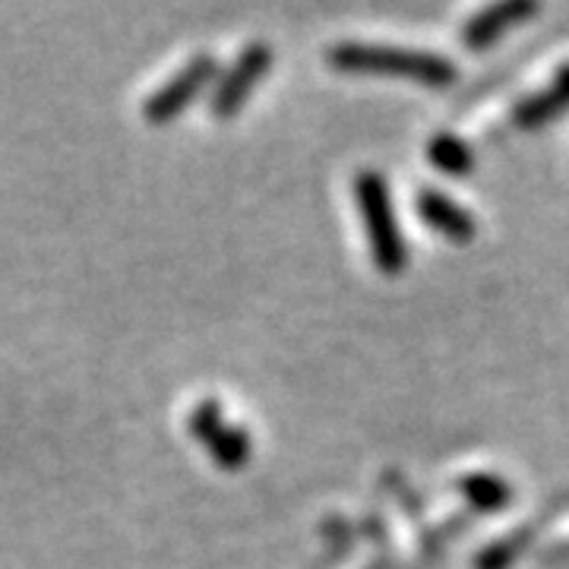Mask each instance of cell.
Returning <instances> with one entry per match:
<instances>
[{
    "label": "cell",
    "mask_w": 569,
    "mask_h": 569,
    "mask_svg": "<svg viewBox=\"0 0 569 569\" xmlns=\"http://www.w3.org/2000/svg\"><path fill=\"white\" fill-rule=\"evenodd\" d=\"M326 61L346 73H380L399 80L421 82L427 89H449L459 80V67L433 51L370 44V41H339L326 51Z\"/></svg>",
    "instance_id": "obj_1"
},
{
    "label": "cell",
    "mask_w": 569,
    "mask_h": 569,
    "mask_svg": "<svg viewBox=\"0 0 569 569\" xmlns=\"http://www.w3.org/2000/svg\"><path fill=\"white\" fill-rule=\"evenodd\" d=\"M355 200L365 219L367 244L373 266L387 276H396L408 266V244L396 222V209H392V193H389L387 178L380 171H361L355 178Z\"/></svg>",
    "instance_id": "obj_2"
},
{
    "label": "cell",
    "mask_w": 569,
    "mask_h": 569,
    "mask_svg": "<svg viewBox=\"0 0 569 569\" xmlns=\"http://www.w3.org/2000/svg\"><path fill=\"white\" fill-rule=\"evenodd\" d=\"M187 425L193 430V437L197 440H203L209 452H212V459L219 462L222 468H241L247 466V459H250V449H253V440H250V433H247V427L234 425V421H228L222 411V402L219 399H200L193 411H190V418H187Z\"/></svg>",
    "instance_id": "obj_3"
},
{
    "label": "cell",
    "mask_w": 569,
    "mask_h": 569,
    "mask_svg": "<svg viewBox=\"0 0 569 569\" xmlns=\"http://www.w3.org/2000/svg\"><path fill=\"white\" fill-rule=\"evenodd\" d=\"M216 73H219V63H216L212 54H193L174 77H168L156 92L146 96L142 114H146L149 121H168V118H174L178 111H183V108L190 104V99H193Z\"/></svg>",
    "instance_id": "obj_4"
},
{
    "label": "cell",
    "mask_w": 569,
    "mask_h": 569,
    "mask_svg": "<svg viewBox=\"0 0 569 569\" xmlns=\"http://www.w3.org/2000/svg\"><path fill=\"white\" fill-rule=\"evenodd\" d=\"M269 67H272V48L266 41L244 44V51L234 58V63L228 67V73L219 80L216 92H212V111L219 118H231L247 102L253 86L263 80Z\"/></svg>",
    "instance_id": "obj_5"
},
{
    "label": "cell",
    "mask_w": 569,
    "mask_h": 569,
    "mask_svg": "<svg viewBox=\"0 0 569 569\" xmlns=\"http://www.w3.org/2000/svg\"><path fill=\"white\" fill-rule=\"evenodd\" d=\"M538 13V3L531 0H500V3H490L485 10H478L462 29V41H466L471 51H481L497 39H503L509 29H516L519 22L531 20Z\"/></svg>",
    "instance_id": "obj_6"
},
{
    "label": "cell",
    "mask_w": 569,
    "mask_h": 569,
    "mask_svg": "<svg viewBox=\"0 0 569 569\" xmlns=\"http://www.w3.org/2000/svg\"><path fill=\"white\" fill-rule=\"evenodd\" d=\"M418 216L425 219V224H430L437 234H443L449 241H456V244H468V241H475V234H478V222H475V216L462 209L459 203H452L447 193H440V190H421L418 193Z\"/></svg>",
    "instance_id": "obj_7"
},
{
    "label": "cell",
    "mask_w": 569,
    "mask_h": 569,
    "mask_svg": "<svg viewBox=\"0 0 569 569\" xmlns=\"http://www.w3.org/2000/svg\"><path fill=\"white\" fill-rule=\"evenodd\" d=\"M459 493L468 500V507L478 512H503L512 503V488L493 471H468L456 481Z\"/></svg>",
    "instance_id": "obj_8"
},
{
    "label": "cell",
    "mask_w": 569,
    "mask_h": 569,
    "mask_svg": "<svg viewBox=\"0 0 569 569\" xmlns=\"http://www.w3.org/2000/svg\"><path fill=\"white\" fill-rule=\"evenodd\" d=\"M427 162L433 164L437 171L452 174V178H462L475 168V152L462 137L456 133H437L427 142Z\"/></svg>",
    "instance_id": "obj_9"
},
{
    "label": "cell",
    "mask_w": 569,
    "mask_h": 569,
    "mask_svg": "<svg viewBox=\"0 0 569 569\" xmlns=\"http://www.w3.org/2000/svg\"><path fill=\"white\" fill-rule=\"evenodd\" d=\"M531 545V529H516L475 553V569H512Z\"/></svg>",
    "instance_id": "obj_10"
},
{
    "label": "cell",
    "mask_w": 569,
    "mask_h": 569,
    "mask_svg": "<svg viewBox=\"0 0 569 569\" xmlns=\"http://www.w3.org/2000/svg\"><path fill=\"white\" fill-rule=\"evenodd\" d=\"M569 104L563 102V96L557 89H545V92H535V96H526L522 102L512 108V121L526 130H535V127H545L553 118H560L567 111Z\"/></svg>",
    "instance_id": "obj_11"
},
{
    "label": "cell",
    "mask_w": 569,
    "mask_h": 569,
    "mask_svg": "<svg viewBox=\"0 0 569 569\" xmlns=\"http://www.w3.org/2000/svg\"><path fill=\"white\" fill-rule=\"evenodd\" d=\"M550 89H557V92L563 96V102L569 104V61L557 67V73H553V82H550Z\"/></svg>",
    "instance_id": "obj_12"
}]
</instances>
